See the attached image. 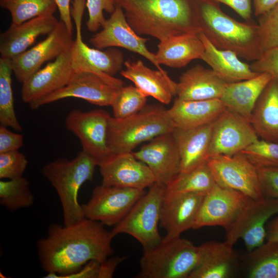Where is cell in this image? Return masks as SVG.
<instances>
[{
  "label": "cell",
  "instance_id": "e575fe53",
  "mask_svg": "<svg viewBox=\"0 0 278 278\" xmlns=\"http://www.w3.org/2000/svg\"><path fill=\"white\" fill-rule=\"evenodd\" d=\"M0 6L10 12L14 25L40 15L54 14L58 8L55 0H0Z\"/></svg>",
  "mask_w": 278,
  "mask_h": 278
},
{
  "label": "cell",
  "instance_id": "74e56055",
  "mask_svg": "<svg viewBox=\"0 0 278 278\" xmlns=\"http://www.w3.org/2000/svg\"><path fill=\"white\" fill-rule=\"evenodd\" d=\"M240 153L256 167H278V143L258 138Z\"/></svg>",
  "mask_w": 278,
  "mask_h": 278
},
{
  "label": "cell",
  "instance_id": "5bb4252c",
  "mask_svg": "<svg viewBox=\"0 0 278 278\" xmlns=\"http://www.w3.org/2000/svg\"><path fill=\"white\" fill-rule=\"evenodd\" d=\"M258 137L249 120L227 108L213 123L208 158L240 152Z\"/></svg>",
  "mask_w": 278,
  "mask_h": 278
},
{
  "label": "cell",
  "instance_id": "f1b7e54d",
  "mask_svg": "<svg viewBox=\"0 0 278 278\" xmlns=\"http://www.w3.org/2000/svg\"><path fill=\"white\" fill-rule=\"evenodd\" d=\"M272 78L270 74L263 73L249 79L228 83L220 99L227 109L250 121L258 97Z\"/></svg>",
  "mask_w": 278,
  "mask_h": 278
},
{
  "label": "cell",
  "instance_id": "1f68e13d",
  "mask_svg": "<svg viewBox=\"0 0 278 278\" xmlns=\"http://www.w3.org/2000/svg\"><path fill=\"white\" fill-rule=\"evenodd\" d=\"M247 277L278 278V241H269L248 252L240 259Z\"/></svg>",
  "mask_w": 278,
  "mask_h": 278
},
{
  "label": "cell",
  "instance_id": "7a4b0ae2",
  "mask_svg": "<svg viewBox=\"0 0 278 278\" xmlns=\"http://www.w3.org/2000/svg\"><path fill=\"white\" fill-rule=\"evenodd\" d=\"M138 35L160 41L189 32H199L191 0H114Z\"/></svg>",
  "mask_w": 278,
  "mask_h": 278
},
{
  "label": "cell",
  "instance_id": "f35d334b",
  "mask_svg": "<svg viewBox=\"0 0 278 278\" xmlns=\"http://www.w3.org/2000/svg\"><path fill=\"white\" fill-rule=\"evenodd\" d=\"M257 25L259 41L263 53L278 48V4L260 15Z\"/></svg>",
  "mask_w": 278,
  "mask_h": 278
},
{
  "label": "cell",
  "instance_id": "6da1fadb",
  "mask_svg": "<svg viewBox=\"0 0 278 278\" xmlns=\"http://www.w3.org/2000/svg\"><path fill=\"white\" fill-rule=\"evenodd\" d=\"M100 222L87 218L68 225L53 223L46 237L37 242L46 278H65L92 260L102 263L113 253L111 232Z\"/></svg>",
  "mask_w": 278,
  "mask_h": 278
},
{
  "label": "cell",
  "instance_id": "5b68a950",
  "mask_svg": "<svg viewBox=\"0 0 278 278\" xmlns=\"http://www.w3.org/2000/svg\"><path fill=\"white\" fill-rule=\"evenodd\" d=\"M167 109L160 104L146 105L137 113L117 119L111 117L107 145L113 154L132 152L139 144L175 128Z\"/></svg>",
  "mask_w": 278,
  "mask_h": 278
},
{
  "label": "cell",
  "instance_id": "d6986e66",
  "mask_svg": "<svg viewBox=\"0 0 278 278\" xmlns=\"http://www.w3.org/2000/svg\"><path fill=\"white\" fill-rule=\"evenodd\" d=\"M132 153L149 168L155 182L166 186L180 172V155L172 132L152 138Z\"/></svg>",
  "mask_w": 278,
  "mask_h": 278
},
{
  "label": "cell",
  "instance_id": "ee69618b",
  "mask_svg": "<svg viewBox=\"0 0 278 278\" xmlns=\"http://www.w3.org/2000/svg\"><path fill=\"white\" fill-rule=\"evenodd\" d=\"M23 136L14 133L6 127H0V153L19 150L23 145Z\"/></svg>",
  "mask_w": 278,
  "mask_h": 278
},
{
  "label": "cell",
  "instance_id": "d6a6232c",
  "mask_svg": "<svg viewBox=\"0 0 278 278\" xmlns=\"http://www.w3.org/2000/svg\"><path fill=\"white\" fill-rule=\"evenodd\" d=\"M216 184L207 162L187 172H180L166 186V194H206Z\"/></svg>",
  "mask_w": 278,
  "mask_h": 278
},
{
  "label": "cell",
  "instance_id": "bcb514c9",
  "mask_svg": "<svg viewBox=\"0 0 278 278\" xmlns=\"http://www.w3.org/2000/svg\"><path fill=\"white\" fill-rule=\"evenodd\" d=\"M100 263L96 260H91L78 271L67 275L65 278H98Z\"/></svg>",
  "mask_w": 278,
  "mask_h": 278
},
{
  "label": "cell",
  "instance_id": "836d02e7",
  "mask_svg": "<svg viewBox=\"0 0 278 278\" xmlns=\"http://www.w3.org/2000/svg\"><path fill=\"white\" fill-rule=\"evenodd\" d=\"M13 72L11 60L0 59V124L10 127L16 131H22V128L15 112L11 85Z\"/></svg>",
  "mask_w": 278,
  "mask_h": 278
},
{
  "label": "cell",
  "instance_id": "b9f144b4",
  "mask_svg": "<svg viewBox=\"0 0 278 278\" xmlns=\"http://www.w3.org/2000/svg\"><path fill=\"white\" fill-rule=\"evenodd\" d=\"M265 197L278 198V167H257Z\"/></svg>",
  "mask_w": 278,
  "mask_h": 278
},
{
  "label": "cell",
  "instance_id": "484cf974",
  "mask_svg": "<svg viewBox=\"0 0 278 278\" xmlns=\"http://www.w3.org/2000/svg\"><path fill=\"white\" fill-rule=\"evenodd\" d=\"M213 123L190 129L175 128L172 134L181 159L180 172L190 171L207 162Z\"/></svg>",
  "mask_w": 278,
  "mask_h": 278
},
{
  "label": "cell",
  "instance_id": "30bf717a",
  "mask_svg": "<svg viewBox=\"0 0 278 278\" xmlns=\"http://www.w3.org/2000/svg\"><path fill=\"white\" fill-rule=\"evenodd\" d=\"M111 116L102 109L84 112L72 110L65 118V127L79 139L82 151L97 166L112 153L107 145L109 121Z\"/></svg>",
  "mask_w": 278,
  "mask_h": 278
},
{
  "label": "cell",
  "instance_id": "816d5d0a",
  "mask_svg": "<svg viewBox=\"0 0 278 278\" xmlns=\"http://www.w3.org/2000/svg\"><path fill=\"white\" fill-rule=\"evenodd\" d=\"M191 1H192V0H191Z\"/></svg>",
  "mask_w": 278,
  "mask_h": 278
},
{
  "label": "cell",
  "instance_id": "ab89813d",
  "mask_svg": "<svg viewBox=\"0 0 278 278\" xmlns=\"http://www.w3.org/2000/svg\"><path fill=\"white\" fill-rule=\"evenodd\" d=\"M28 163L26 156L19 150L0 153V179L23 177Z\"/></svg>",
  "mask_w": 278,
  "mask_h": 278
},
{
  "label": "cell",
  "instance_id": "f907efd6",
  "mask_svg": "<svg viewBox=\"0 0 278 278\" xmlns=\"http://www.w3.org/2000/svg\"><path fill=\"white\" fill-rule=\"evenodd\" d=\"M267 240L278 241V216L266 227Z\"/></svg>",
  "mask_w": 278,
  "mask_h": 278
},
{
  "label": "cell",
  "instance_id": "4dcf8cb0",
  "mask_svg": "<svg viewBox=\"0 0 278 278\" xmlns=\"http://www.w3.org/2000/svg\"><path fill=\"white\" fill-rule=\"evenodd\" d=\"M250 122L260 138L278 143V79L273 77L258 97Z\"/></svg>",
  "mask_w": 278,
  "mask_h": 278
},
{
  "label": "cell",
  "instance_id": "7bdbcfd3",
  "mask_svg": "<svg viewBox=\"0 0 278 278\" xmlns=\"http://www.w3.org/2000/svg\"><path fill=\"white\" fill-rule=\"evenodd\" d=\"M250 66L254 72L268 73L278 79V48L265 51L259 59L253 61Z\"/></svg>",
  "mask_w": 278,
  "mask_h": 278
},
{
  "label": "cell",
  "instance_id": "277c9868",
  "mask_svg": "<svg viewBox=\"0 0 278 278\" xmlns=\"http://www.w3.org/2000/svg\"><path fill=\"white\" fill-rule=\"evenodd\" d=\"M96 166V162L82 150L72 160L56 159L42 168V175L60 199L63 225H68L85 218L78 200V192L85 182L92 181Z\"/></svg>",
  "mask_w": 278,
  "mask_h": 278
},
{
  "label": "cell",
  "instance_id": "9a60e30c",
  "mask_svg": "<svg viewBox=\"0 0 278 278\" xmlns=\"http://www.w3.org/2000/svg\"><path fill=\"white\" fill-rule=\"evenodd\" d=\"M250 199L216 183L204 195L193 229L220 226L227 231Z\"/></svg>",
  "mask_w": 278,
  "mask_h": 278
},
{
  "label": "cell",
  "instance_id": "f6af8a7d",
  "mask_svg": "<svg viewBox=\"0 0 278 278\" xmlns=\"http://www.w3.org/2000/svg\"><path fill=\"white\" fill-rule=\"evenodd\" d=\"M231 8L247 22H252V0H212Z\"/></svg>",
  "mask_w": 278,
  "mask_h": 278
},
{
  "label": "cell",
  "instance_id": "e0dca14e",
  "mask_svg": "<svg viewBox=\"0 0 278 278\" xmlns=\"http://www.w3.org/2000/svg\"><path fill=\"white\" fill-rule=\"evenodd\" d=\"M102 30L90 39L91 44L99 49L108 47H121L137 53L151 62L163 73H166L158 63L155 54L146 45L148 38L141 37L128 23L122 8L116 5L114 12L106 19Z\"/></svg>",
  "mask_w": 278,
  "mask_h": 278
},
{
  "label": "cell",
  "instance_id": "7dc6e473",
  "mask_svg": "<svg viewBox=\"0 0 278 278\" xmlns=\"http://www.w3.org/2000/svg\"><path fill=\"white\" fill-rule=\"evenodd\" d=\"M126 257H114L107 259L100 263L98 278H111L112 277L117 266Z\"/></svg>",
  "mask_w": 278,
  "mask_h": 278
},
{
  "label": "cell",
  "instance_id": "ac0fdd59",
  "mask_svg": "<svg viewBox=\"0 0 278 278\" xmlns=\"http://www.w3.org/2000/svg\"><path fill=\"white\" fill-rule=\"evenodd\" d=\"M98 166L103 185L145 189L155 182L149 168L132 152L112 153Z\"/></svg>",
  "mask_w": 278,
  "mask_h": 278
},
{
  "label": "cell",
  "instance_id": "9c48e42d",
  "mask_svg": "<svg viewBox=\"0 0 278 278\" xmlns=\"http://www.w3.org/2000/svg\"><path fill=\"white\" fill-rule=\"evenodd\" d=\"M207 165L218 185L258 200L265 197L257 167L242 153L209 158Z\"/></svg>",
  "mask_w": 278,
  "mask_h": 278
},
{
  "label": "cell",
  "instance_id": "cb8c5ba5",
  "mask_svg": "<svg viewBox=\"0 0 278 278\" xmlns=\"http://www.w3.org/2000/svg\"><path fill=\"white\" fill-rule=\"evenodd\" d=\"M227 83L212 69L198 64L180 76L176 95L184 100L220 99Z\"/></svg>",
  "mask_w": 278,
  "mask_h": 278
},
{
  "label": "cell",
  "instance_id": "8992f818",
  "mask_svg": "<svg viewBox=\"0 0 278 278\" xmlns=\"http://www.w3.org/2000/svg\"><path fill=\"white\" fill-rule=\"evenodd\" d=\"M199 246L181 236L162 240L143 250L140 259L139 278H189L198 265Z\"/></svg>",
  "mask_w": 278,
  "mask_h": 278
},
{
  "label": "cell",
  "instance_id": "4fadbf2b",
  "mask_svg": "<svg viewBox=\"0 0 278 278\" xmlns=\"http://www.w3.org/2000/svg\"><path fill=\"white\" fill-rule=\"evenodd\" d=\"M118 89L95 73L74 70L66 85L30 102L29 105L31 109L36 110L59 100L74 97L99 106H109Z\"/></svg>",
  "mask_w": 278,
  "mask_h": 278
},
{
  "label": "cell",
  "instance_id": "4316f807",
  "mask_svg": "<svg viewBox=\"0 0 278 278\" xmlns=\"http://www.w3.org/2000/svg\"><path fill=\"white\" fill-rule=\"evenodd\" d=\"M227 108L220 99L184 100L176 98L167 111L175 128L190 129L213 123Z\"/></svg>",
  "mask_w": 278,
  "mask_h": 278
},
{
  "label": "cell",
  "instance_id": "44dd1931",
  "mask_svg": "<svg viewBox=\"0 0 278 278\" xmlns=\"http://www.w3.org/2000/svg\"><path fill=\"white\" fill-rule=\"evenodd\" d=\"M71 49L48 63L22 83L23 102L29 104L67 84L74 72Z\"/></svg>",
  "mask_w": 278,
  "mask_h": 278
},
{
  "label": "cell",
  "instance_id": "83f0119b",
  "mask_svg": "<svg viewBox=\"0 0 278 278\" xmlns=\"http://www.w3.org/2000/svg\"><path fill=\"white\" fill-rule=\"evenodd\" d=\"M198 32H186L160 41L155 54L158 63L181 68L193 60L201 59L204 46Z\"/></svg>",
  "mask_w": 278,
  "mask_h": 278
},
{
  "label": "cell",
  "instance_id": "52a82bcc",
  "mask_svg": "<svg viewBox=\"0 0 278 278\" xmlns=\"http://www.w3.org/2000/svg\"><path fill=\"white\" fill-rule=\"evenodd\" d=\"M166 185L154 182L136 202L128 214L111 231L114 237L121 233L135 238L143 250L150 249L161 242L158 225Z\"/></svg>",
  "mask_w": 278,
  "mask_h": 278
},
{
  "label": "cell",
  "instance_id": "681fc988",
  "mask_svg": "<svg viewBox=\"0 0 278 278\" xmlns=\"http://www.w3.org/2000/svg\"><path fill=\"white\" fill-rule=\"evenodd\" d=\"M252 3L254 15L259 16L278 4V0H252Z\"/></svg>",
  "mask_w": 278,
  "mask_h": 278
},
{
  "label": "cell",
  "instance_id": "2e32d148",
  "mask_svg": "<svg viewBox=\"0 0 278 278\" xmlns=\"http://www.w3.org/2000/svg\"><path fill=\"white\" fill-rule=\"evenodd\" d=\"M74 42L62 21L38 44L12 58L11 65L17 80L23 83L39 71L45 62L54 60L70 49Z\"/></svg>",
  "mask_w": 278,
  "mask_h": 278
},
{
  "label": "cell",
  "instance_id": "603a6c76",
  "mask_svg": "<svg viewBox=\"0 0 278 278\" xmlns=\"http://www.w3.org/2000/svg\"><path fill=\"white\" fill-rule=\"evenodd\" d=\"M199 247L200 260L189 278L231 277L240 269V260L227 241H211Z\"/></svg>",
  "mask_w": 278,
  "mask_h": 278
},
{
  "label": "cell",
  "instance_id": "60d3db41",
  "mask_svg": "<svg viewBox=\"0 0 278 278\" xmlns=\"http://www.w3.org/2000/svg\"><path fill=\"white\" fill-rule=\"evenodd\" d=\"M86 7L89 12L86 27L90 32H95L102 27L106 19L103 11L112 14L116 7L114 0H86Z\"/></svg>",
  "mask_w": 278,
  "mask_h": 278
},
{
  "label": "cell",
  "instance_id": "3957f363",
  "mask_svg": "<svg viewBox=\"0 0 278 278\" xmlns=\"http://www.w3.org/2000/svg\"><path fill=\"white\" fill-rule=\"evenodd\" d=\"M192 1L200 31L216 48L230 50L248 61L262 56L257 24L237 21L212 0Z\"/></svg>",
  "mask_w": 278,
  "mask_h": 278
},
{
  "label": "cell",
  "instance_id": "ba28073f",
  "mask_svg": "<svg viewBox=\"0 0 278 278\" xmlns=\"http://www.w3.org/2000/svg\"><path fill=\"white\" fill-rule=\"evenodd\" d=\"M145 193V189L97 185L88 202L81 205L84 216L104 225L115 226Z\"/></svg>",
  "mask_w": 278,
  "mask_h": 278
},
{
  "label": "cell",
  "instance_id": "d4e9b609",
  "mask_svg": "<svg viewBox=\"0 0 278 278\" xmlns=\"http://www.w3.org/2000/svg\"><path fill=\"white\" fill-rule=\"evenodd\" d=\"M125 69L120 74L132 81L146 96H151L163 104H169L176 95V82L167 73L153 70L146 66L141 60L125 61Z\"/></svg>",
  "mask_w": 278,
  "mask_h": 278
},
{
  "label": "cell",
  "instance_id": "8d00e7d4",
  "mask_svg": "<svg viewBox=\"0 0 278 278\" xmlns=\"http://www.w3.org/2000/svg\"><path fill=\"white\" fill-rule=\"evenodd\" d=\"M147 96L135 86L119 88L111 103L114 117L123 119L132 116L146 105Z\"/></svg>",
  "mask_w": 278,
  "mask_h": 278
},
{
  "label": "cell",
  "instance_id": "d590c367",
  "mask_svg": "<svg viewBox=\"0 0 278 278\" xmlns=\"http://www.w3.org/2000/svg\"><path fill=\"white\" fill-rule=\"evenodd\" d=\"M34 200L29 182L24 177L0 181V203L8 211L29 207Z\"/></svg>",
  "mask_w": 278,
  "mask_h": 278
},
{
  "label": "cell",
  "instance_id": "7402d4cb",
  "mask_svg": "<svg viewBox=\"0 0 278 278\" xmlns=\"http://www.w3.org/2000/svg\"><path fill=\"white\" fill-rule=\"evenodd\" d=\"M58 22L54 14H45L19 25L11 24L0 36L1 58L11 59L24 52L39 36L52 32Z\"/></svg>",
  "mask_w": 278,
  "mask_h": 278
},
{
  "label": "cell",
  "instance_id": "7c38bea8",
  "mask_svg": "<svg viewBox=\"0 0 278 278\" xmlns=\"http://www.w3.org/2000/svg\"><path fill=\"white\" fill-rule=\"evenodd\" d=\"M278 214V198L250 199L237 218L226 231L225 241L234 246L241 238L248 251L264 243L266 223Z\"/></svg>",
  "mask_w": 278,
  "mask_h": 278
},
{
  "label": "cell",
  "instance_id": "c3c4849f",
  "mask_svg": "<svg viewBox=\"0 0 278 278\" xmlns=\"http://www.w3.org/2000/svg\"><path fill=\"white\" fill-rule=\"evenodd\" d=\"M59 10L61 21L66 25L69 32L73 34V25L70 10L71 0H55Z\"/></svg>",
  "mask_w": 278,
  "mask_h": 278
},
{
  "label": "cell",
  "instance_id": "f546056e",
  "mask_svg": "<svg viewBox=\"0 0 278 278\" xmlns=\"http://www.w3.org/2000/svg\"><path fill=\"white\" fill-rule=\"evenodd\" d=\"M198 34L204 46L201 60L226 82L249 79L259 74L253 72L250 65L240 61L235 53L216 48L202 31H200Z\"/></svg>",
  "mask_w": 278,
  "mask_h": 278
},
{
  "label": "cell",
  "instance_id": "8fae6325",
  "mask_svg": "<svg viewBox=\"0 0 278 278\" xmlns=\"http://www.w3.org/2000/svg\"><path fill=\"white\" fill-rule=\"evenodd\" d=\"M82 17L81 15H76L73 18L76 27V38L71 49L74 70L92 72L114 87L120 88L124 85L123 81L113 76L124 65L123 53L115 47H110L102 51L86 44L81 34Z\"/></svg>",
  "mask_w": 278,
  "mask_h": 278
},
{
  "label": "cell",
  "instance_id": "ffe728a7",
  "mask_svg": "<svg viewBox=\"0 0 278 278\" xmlns=\"http://www.w3.org/2000/svg\"><path fill=\"white\" fill-rule=\"evenodd\" d=\"M205 194L165 193L160 221L161 226L166 232L164 240L180 237L184 231L193 229Z\"/></svg>",
  "mask_w": 278,
  "mask_h": 278
}]
</instances>
